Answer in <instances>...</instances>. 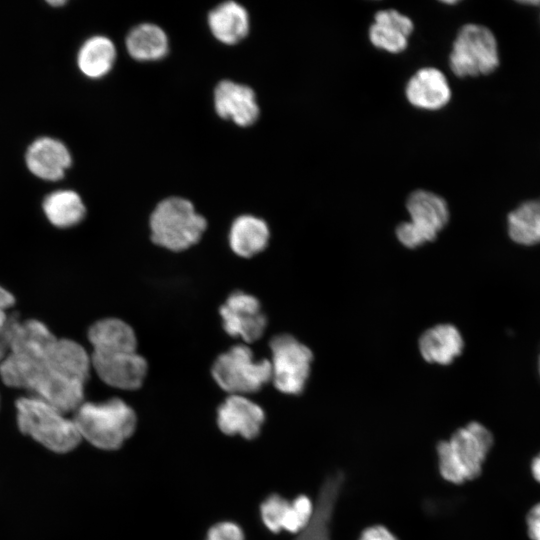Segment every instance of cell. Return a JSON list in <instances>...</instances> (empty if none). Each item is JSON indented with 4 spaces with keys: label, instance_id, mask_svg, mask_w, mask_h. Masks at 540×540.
Returning <instances> with one entry per match:
<instances>
[{
    "label": "cell",
    "instance_id": "4316f807",
    "mask_svg": "<svg viewBox=\"0 0 540 540\" xmlns=\"http://www.w3.org/2000/svg\"><path fill=\"white\" fill-rule=\"evenodd\" d=\"M205 540H244V533L238 524L222 521L208 530Z\"/></svg>",
    "mask_w": 540,
    "mask_h": 540
},
{
    "label": "cell",
    "instance_id": "9a60e30c",
    "mask_svg": "<svg viewBox=\"0 0 540 540\" xmlns=\"http://www.w3.org/2000/svg\"><path fill=\"white\" fill-rule=\"evenodd\" d=\"M413 30L414 23L407 15L389 8L375 14L368 36L374 47L388 53L399 54L407 48Z\"/></svg>",
    "mask_w": 540,
    "mask_h": 540
},
{
    "label": "cell",
    "instance_id": "8fae6325",
    "mask_svg": "<svg viewBox=\"0 0 540 540\" xmlns=\"http://www.w3.org/2000/svg\"><path fill=\"white\" fill-rule=\"evenodd\" d=\"M265 421L263 409L244 395H229L217 409V425L229 436L256 438Z\"/></svg>",
    "mask_w": 540,
    "mask_h": 540
},
{
    "label": "cell",
    "instance_id": "44dd1931",
    "mask_svg": "<svg viewBox=\"0 0 540 540\" xmlns=\"http://www.w3.org/2000/svg\"><path fill=\"white\" fill-rule=\"evenodd\" d=\"M92 352L136 351L133 329L124 321L107 318L95 322L88 331Z\"/></svg>",
    "mask_w": 540,
    "mask_h": 540
},
{
    "label": "cell",
    "instance_id": "6da1fadb",
    "mask_svg": "<svg viewBox=\"0 0 540 540\" xmlns=\"http://www.w3.org/2000/svg\"><path fill=\"white\" fill-rule=\"evenodd\" d=\"M493 445L492 433L481 423L470 422L437 445L439 472L453 484L474 480L482 472Z\"/></svg>",
    "mask_w": 540,
    "mask_h": 540
},
{
    "label": "cell",
    "instance_id": "7a4b0ae2",
    "mask_svg": "<svg viewBox=\"0 0 540 540\" xmlns=\"http://www.w3.org/2000/svg\"><path fill=\"white\" fill-rule=\"evenodd\" d=\"M73 420L82 440L102 450L120 448L137 425L134 410L119 398L101 403L83 402L74 412Z\"/></svg>",
    "mask_w": 540,
    "mask_h": 540
},
{
    "label": "cell",
    "instance_id": "f1b7e54d",
    "mask_svg": "<svg viewBox=\"0 0 540 540\" xmlns=\"http://www.w3.org/2000/svg\"><path fill=\"white\" fill-rule=\"evenodd\" d=\"M526 523L529 538L531 540H540V503L529 510Z\"/></svg>",
    "mask_w": 540,
    "mask_h": 540
},
{
    "label": "cell",
    "instance_id": "7c38bea8",
    "mask_svg": "<svg viewBox=\"0 0 540 540\" xmlns=\"http://www.w3.org/2000/svg\"><path fill=\"white\" fill-rule=\"evenodd\" d=\"M25 164L37 178L58 181L71 167L72 155L68 147L59 139L42 136L35 139L25 153Z\"/></svg>",
    "mask_w": 540,
    "mask_h": 540
},
{
    "label": "cell",
    "instance_id": "30bf717a",
    "mask_svg": "<svg viewBox=\"0 0 540 540\" xmlns=\"http://www.w3.org/2000/svg\"><path fill=\"white\" fill-rule=\"evenodd\" d=\"M213 99L218 116L240 127L254 124L259 117L260 109L256 94L247 85L222 80L214 89Z\"/></svg>",
    "mask_w": 540,
    "mask_h": 540
},
{
    "label": "cell",
    "instance_id": "8992f818",
    "mask_svg": "<svg viewBox=\"0 0 540 540\" xmlns=\"http://www.w3.org/2000/svg\"><path fill=\"white\" fill-rule=\"evenodd\" d=\"M216 383L230 395H246L259 391L272 379L271 363L255 360L247 345H236L217 357L212 366Z\"/></svg>",
    "mask_w": 540,
    "mask_h": 540
},
{
    "label": "cell",
    "instance_id": "d6a6232c",
    "mask_svg": "<svg viewBox=\"0 0 540 540\" xmlns=\"http://www.w3.org/2000/svg\"><path fill=\"white\" fill-rule=\"evenodd\" d=\"M50 5L54 6V7H59V6H62L66 3V1H63V0H50L48 2Z\"/></svg>",
    "mask_w": 540,
    "mask_h": 540
},
{
    "label": "cell",
    "instance_id": "5bb4252c",
    "mask_svg": "<svg viewBox=\"0 0 540 540\" xmlns=\"http://www.w3.org/2000/svg\"><path fill=\"white\" fill-rule=\"evenodd\" d=\"M406 209L410 216L409 221L428 238L429 242L436 239L449 221V208L445 199L424 189L409 194Z\"/></svg>",
    "mask_w": 540,
    "mask_h": 540
},
{
    "label": "cell",
    "instance_id": "3957f363",
    "mask_svg": "<svg viewBox=\"0 0 540 540\" xmlns=\"http://www.w3.org/2000/svg\"><path fill=\"white\" fill-rule=\"evenodd\" d=\"M16 411L19 430L53 452L72 451L82 440L73 418L36 396L17 399Z\"/></svg>",
    "mask_w": 540,
    "mask_h": 540
},
{
    "label": "cell",
    "instance_id": "52a82bcc",
    "mask_svg": "<svg viewBox=\"0 0 540 540\" xmlns=\"http://www.w3.org/2000/svg\"><path fill=\"white\" fill-rule=\"evenodd\" d=\"M272 382L289 395L303 392L310 375L312 351L289 334L276 335L270 341Z\"/></svg>",
    "mask_w": 540,
    "mask_h": 540
},
{
    "label": "cell",
    "instance_id": "ac0fdd59",
    "mask_svg": "<svg viewBox=\"0 0 540 540\" xmlns=\"http://www.w3.org/2000/svg\"><path fill=\"white\" fill-rule=\"evenodd\" d=\"M270 238L267 223L253 215L237 217L230 228L229 244L235 254L250 258L263 251Z\"/></svg>",
    "mask_w": 540,
    "mask_h": 540
},
{
    "label": "cell",
    "instance_id": "484cf974",
    "mask_svg": "<svg viewBox=\"0 0 540 540\" xmlns=\"http://www.w3.org/2000/svg\"><path fill=\"white\" fill-rule=\"evenodd\" d=\"M395 234L399 242L407 248H416L429 242L428 238L410 221L398 224Z\"/></svg>",
    "mask_w": 540,
    "mask_h": 540
},
{
    "label": "cell",
    "instance_id": "83f0119b",
    "mask_svg": "<svg viewBox=\"0 0 540 540\" xmlns=\"http://www.w3.org/2000/svg\"><path fill=\"white\" fill-rule=\"evenodd\" d=\"M14 303V296L8 290L0 286V335L10 318L7 311L14 305Z\"/></svg>",
    "mask_w": 540,
    "mask_h": 540
},
{
    "label": "cell",
    "instance_id": "ba28073f",
    "mask_svg": "<svg viewBox=\"0 0 540 540\" xmlns=\"http://www.w3.org/2000/svg\"><path fill=\"white\" fill-rule=\"evenodd\" d=\"M91 366L109 386L135 390L142 386L148 365L137 351L92 352Z\"/></svg>",
    "mask_w": 540,
    "mask_h": 540
},
{
    "label": "cell",
    "instance_id": "d4e9b609",
    "mask_svg": "<svg viewBox=\"0 0 540 540\" xmlns=\"http://www.w3.org/2000/svg\"><path fill=\"white\" fill-rule=\"evenodd\" d=\"M289 502L277 494H273L264 500L260 506V515L266 528L274 533L283 530Z\"/></svg>",
    "mask_w": 540,
    "mask_h": 540
},
{
    "label": "cell",
    "instance_id": "2e32d148",
    "mask_svg": "<svg viewBox=\"0 0 540 540\" xmlns=\"http://www.w3.org/2000/svg\"><path fill=\"white\" fill-rule=\"evenodd\" d=\"M460 331L451 324H438L427 329L419 339V351L429 363L449 365L463 351Z\"/></svg>",
    "mask_w": 540,
    "mask_h": 540
},
{
    "label": "cell",
    "instance_id": "d6986e66",
    "mask_svg": "<svg viewBox=\"0 0 540 540\" xmlns=\"http://www.w3.org/2000/svg\"><path fill=\"white\" fill-rule=\"evenodd\" d=\"M116 56L117 52L113 41L106 36L95 35L82 43L76 61L84 76L90 79H100L112 70Z\"/></svg>",
    "mask_w": 540,
    "mask_h": 540
},
{
    "label": "cell",
    "instance_id": "4dcf8cb0",
    "mask_svg": "<svg viewBox=\"0 0 540 540\" xmlns=\"http://www.w3.org/2000/svg\"><path fill=\"white\" fill-rule=\"evenodd\" d=\"M531 472L534 479L540 482V453L534 457L531 463Z\"/></svg>",
    "mask_w": 540,
    "mask_h": 540
},
{
    "label": "cell",
    "instance_id": "4fadbf2b",
    "mask_svg": "<svg viewBox=\"0 0 540 540\" xmlns=\"http://www.w3.org/2000/svg\"><path fill=\"white\" fill-rule=\"evenodd\" d=\"M405 96L415 108L437 111L449 103L451 89L441 70L435 67H423L407 81Z\"/></svg>",
    "mask_w": 540,
    "mask_h": 540
},
{
    "label": "cell",
    "instance_id": "f546056e",
    "mask_svg": "<svg viewBox=\"0 0 540 540\" xmlns=\"http://www.w3.org/2000/svg\"><path fill=\"white\" fill-rule=\"evenodd\" d=\"M359 540H398L396 536L384 526H371L366 528Z\"/></svg>",
    "mask_w": 540,
    "mask_h": 540
},
{
    "label": "cell",
    "instance_id": "1f68e13d",
    "mask_svg": "<svg viewBox=\"0 0 540 540\" xmlns=\"http://www.w3.org/2000/svg\"><path fill=\"white\" fill-rule=\"evenodd\" d=\"M5 351H6V347H5L3 341H2V339L0 337V364H1L2 360L4 359V357L6 355Z\"/></svg>",
    "mask_w": 540,
    "mask_h": 540
},
{
    "label": "cell",
    "instance_id": "cb8c5ba5",
    "mask_svg": "<svg viewBox=\"0 0 540 540\" xmlns=\"http://www.w3.org/2000/svg\"><path fill=\"white\" fill-rule=\"evenodd\" d=\"M315 504L306 495H300L289 502L283 530L290 533H301L310 524Z\"/></svg>",
    "mask_w": 540,
    "mask_h": 540
},
{
    "label": "cell",
    "instance_id": "7402d4cb",
    "mask_svg": "<svg viewBox=\"0 0 540 540\" xmlns=\"http://www.w3.org/2000/svg\"><path fill=\"white\" fill-rule=\"evenodd\" d=\"M48 221L58 228H69L79 224L86 215L81 196L70 189H59L49 193L42 203Z\"/></svg>",
    "mask_w": 540,
    "mask_h": 540
},
{
    "label": "cell",
    "instance_id": "277c9868",
    "mask_svg": "<svg viewBox=\"0 0 540 540\" xmlns=\"http://www.w3.org/2000/svg\"><path fill=\"white\" fill-rule=\"evenodd\" d=\"M149 225L151 239L155 244L179 252L200 240L207 222L189 200L174 196L157 204L150 216Z\"/></svg>",
    "mask_w": 540,
    "mask_h": 540
},
{
    "label": "cell",
    "instance_id": "5b68a950",
    "mask_svg": "<svg viewBox=\"0 0 540 540\" xmlns=\"http://www.w3.org/2000/svg\"><path fill=\"white\" fill-rule=\"evenodd\" d=\"M498 65L497 41L491 30L474 23L463 25L449 54L453 74L460 78L487 75Z\"/></svg>",
    "mask_w": 540,
    "mask_h": 540
},
{
    "label": "cell",
    "instance_id": "603a6c76",
    "mask_svg": "<svg viewBox=\"0 0 540 540\" xmlns=\"http://www.w3.org/2000/svg\"><path fill=\"white\" fill-rule=\"evenodd\" d=\"M508 235L519 245L540 243V199L528 200L511 211L507 217Z\"/></svg>",
    "mask_w": 540,
    "mask_h": 540
},
{
    "label": "cell",
    "instance_id": "836d02e7",
    "mask_svg": "<svg viewBox=\"0 0 540 540\" xmlns=\"http://www.w3.org/2000/svg\"><path fill=\"white\" fill-rule=\"evenodd\" d=\"M538 371H539V375H540V355H539V359H538Z\"/></svg>",
    "mask_w": 540,
    "mask_h": 540
},
{
    "label": "cell",
    "instance_id": "9c48e42d",
    "mask_svg": "<svg viewBox=\"0 0 540 540\" xmlns=\"http://www.w3.org/2000/svg\"><path fill=\"white\" fill-rule=\"evenodd\" d=\"M223 328L232 337H240L246 343L258 340L264 333L267 318L260 302L252 295L235 292L220 307Z\"/></svg>",
    "mask_w": 540,
    "mask_h": 540
},
{
    "label": "cell",
    "instance_id": "ffe728a7",
    "mask_svg": "<svg viewBox=\"0 0 540 540\" xmlns=\"http://www.w3.org/2000/svg\"><path fill=\"white\" fill-rule=\"evenodd\" d=\"M125 45L129 55L140 62L160 60L169 51L167 34L152 23H142L132 28L125 39Z\"/></svg>",
    "mask_w": 540,
    "mask_h": 540
},
{
    "label": "cell",
    "instance_id": "e0dca14e",
    "mask_svg": "<svg viewBox=\"0 0 540 540\" xmlns=\"http://www.w3.org/2000/svg\"><path fill=\"white\" fill-rule=\"evenodd\" d=\"M208 26L216 40L225 45H235L249 33V14L241 4L226 1L209 12Z\"/></svg>",
    "mask_w": 540,
    "mask_h": 540
}]
</instances>
